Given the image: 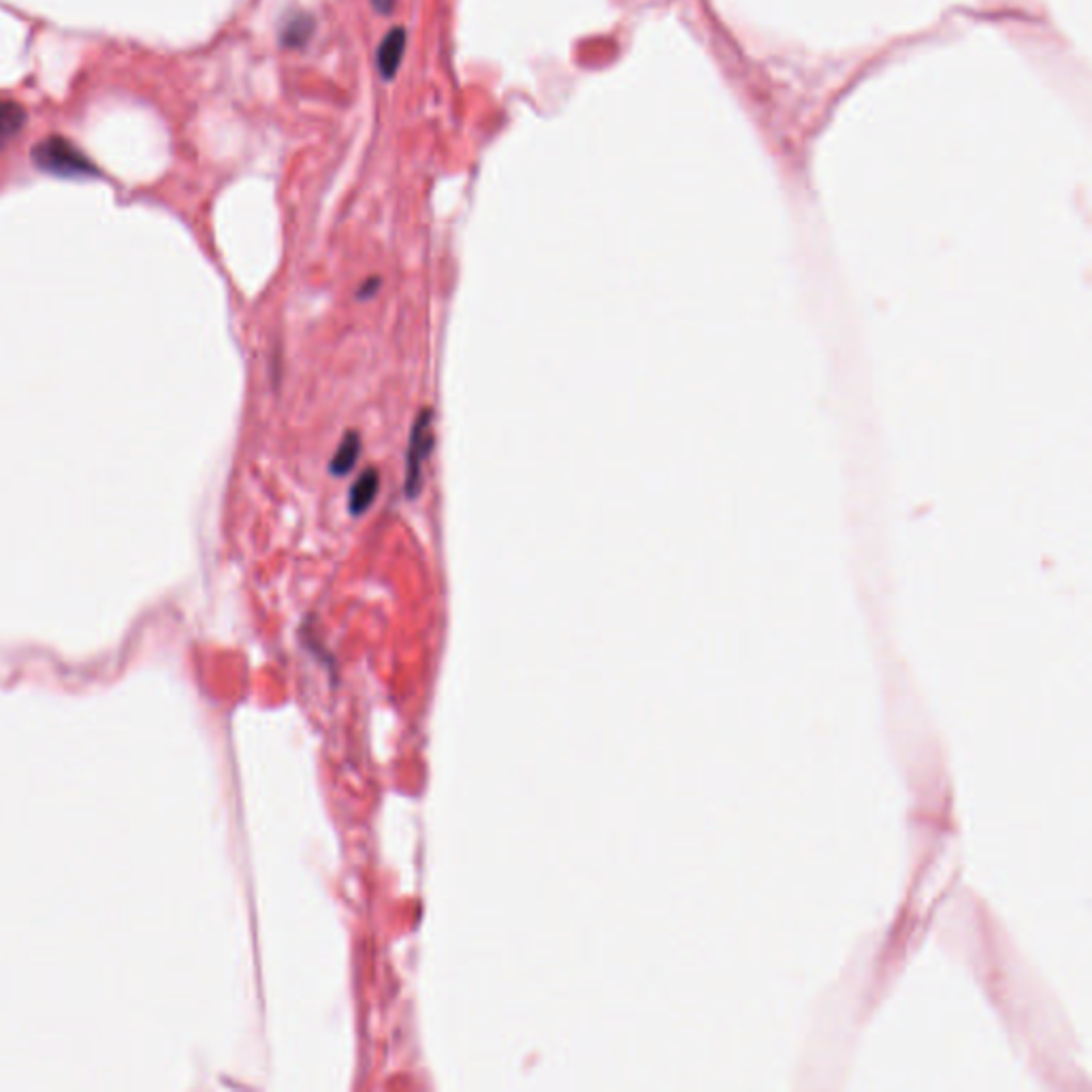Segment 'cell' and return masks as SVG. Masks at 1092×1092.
Masks as SVG:
<instances>
[{
  "label": "cell",
  "mask_w": 1092,
  "mask_h": 1092,
  "mask_svg": "<svg viewBox=\"0 0 1092 1092\" xmlns=\"http://www.w3.org/2000/svg\"><path fill=\"white\" fill-rule=\"evenodd\" d=\"M34 164L58 177H85L96 175L98 169L90 158L60 134H51L32 147Z\"/></svg>",
  "instance_id": "cell-1"
},
{
  "label": "cell",
  "mask_w": 1092,
  "mask_h": 1092,
  "mask_svg": "<svg viewBox=\"0 0 1092 1092\" xmlns=\"http://www.w3.org/2000/svg\"><path fill=\"white\" fill-rule=\"evenodd\" d=\"M433 450V414L431 410H423L410 433L408 457H406V493L408 497H416L423 485V468Z\"/></svg>",
  "instance_id": "cell-2"
},
{
  "label": "cell",
  "mask_w": 1092,
  "mask_h": 1092,
  "mask_svg": "<svg viewBox=\"0 0 1092 1092\" xmlns=\"http://www.w3.org/2000/svg\"><path fill=\"white\" fill-rule=\"evenodd\" d=\"M403 51H406V30L403 28H393L380 41V47H378V53H376L378 70H380L382 77H386V79L395 77V73L399 68V62L403 58Z\"/></svg>",
  "instance_id": "cell-3"
},
{
  "label": "cell",
  "mask_w": 1092,
  "mask_h": 1092,
  "mask_svg": "<svg viewBox=\"0 0 1092 1092\" xmlns=\"http://www.w3.org/2000/svg\"><path fill=\"white\" fill-rule=\"evenodd\" d=\"M378 489H380V474L378 470H367L363 472L354 485H352V491H350V497H348V508L354 517H361L363 512H367V508L374 504L376 495H378Z\"/></svg>",
  "instance_id": "cell-4"
},
{
  "label": "cell",
  "mask_w": 1092,
  "mask_h": 1092,
  "mask_svg": "<svg viewBox=\"0 0 1092 1092\" xmlns=\"http://www.w3.org/2000/svg\"><path fill=\"white\" fill-rule=\"evenodd\" d=\"M26 126V109L15 100H0V149L6 147Z\"/></svg>",
  "instance_id": "cell-5"
},
{
  "label": "cell",
  "mask_w": 1092,
  "mask_h": 1092,
  "mask_svg": "<svg viewBox=\"0 0 1092 1092\" xmlns=\"http://www.w3.org/2000/svg\"><path fill=\"white\" fill-rule=\"evenodd\" d=\"M359 455H361V438H359V433H346L342 444L337 446V453H335L331 465H329L331 474L346 476L354 468Z\"/></svg>",
  "instance_id": "cell-6"
},
{
  "label": "cell",
  "mask_w": 1092,
  "mask_h": 1092,
  "mask_svg": "<svg viewBox=\"0 0 1092 1092\" xmlns=\"http://www.w3.org/2000/svg\"><path fill=\"white\" fill-rule=\"evenodd\" d=\"M312 30H314V21L310 19V15H295V17H292V19H288V23L284 26V30H282V41H284V45H288V47H299V45H303V43L310 38Z\"/></svg>",
  "instance_id": "cell-7"
},
{
  "label": "cell",
  "mask_w": 1092,
  "mask_h": 1092,
  "mask_svg": "<svg viewBox=\"0 0 1092 1092\" xmlns=\"http://www.w3.org/2000/svg\"><path fill=\"white\" fill-rule=\"evenodd\" d=\"M371 4H374V9H376L378 13H391V11H393L395 0H371Z\"/></svg>",
  "instance_id": "cell-8"
}]
</instances>
